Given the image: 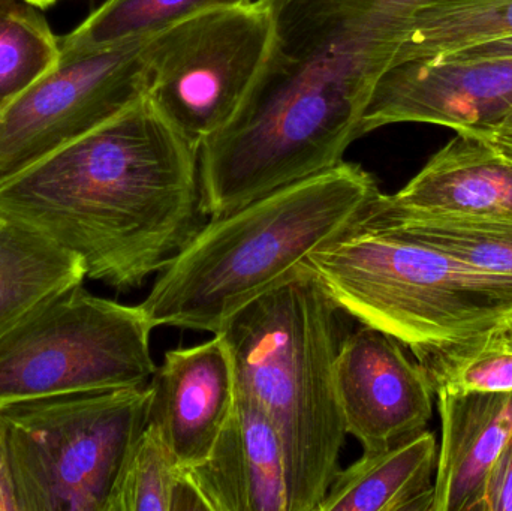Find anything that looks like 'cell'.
Returning <instances> with one entry per match:
<instances>
[{"label":"cell","mask_w":512,"mask_h":511,"mask_svg":"<svg viewBox=\"0 0 512 511\" xmlns=\"http://www.w3.org/2000/svg\"><path fill=\"white\" fill-rule=\"evenodd\" d=\"M0 219L41 231L117 291L167 269L204 227L200 149L149 96L0 186Z\"/></svg>","instance_id":"1"},{"label":"cell","mask_w":512,"mask_h":511,"mask_svg":"<svg viewBox=\"0 0 512 511\" xmlns=\"http://www.w3.org/2000/svg\"><path fill=\"white\" fill-rule=\"evenodd\" d=\"M361 165L340 162L212 218L162 270L141 308L159 326L221 332L288 281L309 255L354 230L381 195Z\"/></svg>","instance_id":"2"},{"label":"cell","mask_w":512,"mask_h":511,"mask_svg":"<svg viewBox=\"0 0 512 511\" xmlns=\"http://www.w3.org/2000/svg\"><path fill=\"white\" fill-rule=\"evenodd\" d=\"M391 66L390 50L378 42H348L304 57L279 50L242 116L200 147L207 218L339 165Z\"/></svg>","instance_id":"3"},{"label":"cell","mask_w":512,"mask_h":511,"mask_svg":"<svg viewBox=\"0 0 512 511\" xmlns=\"http://www.w3.org/2000/svg\"><path fill=\"white\" fill-rule=\"evenodd\" d=\"M340 312L309 263L221 330L237 389L282 441L289 511H318L339 473L346 429L336 389Z\"/></svg>","instance_id":"4"},{"label":"cell","mask_w":512,"mask_h":511,"mask_svg":"<svg viewBox=\"0 0 512 511\" xmlns=\"http://www.w3.org/2000/svg\"><path fill=\"white\" fill-rule=\"evenodd\" d=\"M307 261L342 312L387 333L415 359L512 324V278L397 228L361 221Z\"/></svg>","instance_id":"5"},{"label":"cell","mask_w":512,"mask_h":511,"mask_svg":"<svg viewBox=\"0 0 512 511\" xmlns=\"http://www.w3.org/2000/svg\"><path fill=\"white\" fill-rule=\"evenodd\" d=\"M149 404L147 384L0 407L18 511H107Z\"/></svg>","instance_id":"6"},{"label":"cell","mask_w":512,"mask_h":511,"mask_svg":"<svg viewBox=\"0 0 512 511\" xmlns=\"http://www.w3.org/2000/svg\"><path fill=\"white\" fill-rule=\"evenodd\" d=\"M280 50L271 0L209 6L146 36V95L200 149L236 122Z\"/></svg>","instance_id":"7"},{"label":"cell","mask_w":512,"mask_h":511,"mask_svg":"<svg viewBox=\"0 0 512 511\" xmlns=\"http://www.w3.org/2000/svg\"><path fill=\"white\" fill-rule=\"evenodd\" d=\"M153 327L140 305L75 285L0 333V407L149 384Z\"/></svg>","instance_id":"8"},{"label":"cell","mask_w":512,"mask_h":511,"mask_svg":"<svg viewBox=\"0 0 512 511\" xmlns=\"http://www.w3.org/2000/svg\"><path fill=\"white\" fill-rule=\"evenodd\" d=\"M144 39L63 57L0 111V186L146 95Z\"/></svg>","instance_id":"9"},{"label":"cell","mask_w":512,"mask_h":511,"mask_svg":"<svg viewBox=\"0 0 512 511\" xmlns=\"http://www.w3.org/2000/svg\"><path fill=\"white\" fill-rule=\"evenodd\" d=\"M334 375L346 434L363 453L388 449L432 419L436 393L429 372L381 330L363 326L346 335Z\"/></svg>","instance_id":"10"},{"label":"cell","mask_w":512,"mask_h":511,"mask_svg":"<svg viewBox=\"0 0 512 511\" xmlns=\"http://www.w3.org/2000/svg\"><path fill=\"white\" fill-rule=\"evenodd\" d=\"M512 113V60L406 62L388 69L373 90L360 134L397 123L453 129L498 122Z\"/></svg>","instance_id":"11"},{"label":"cell","mask_w":512,"mask_h":511,"mask_svg":"<svg viewBox=\"0 0 512 511\" xmlns=\"http://www.w3.org/2000/svg\"><path fill=\"white\" fill-rule=\"evenodd\" d=\"M147 426L186 468L207 458L237 399L233 357L222 333L165 354L149 381Z\"/></svg>","instance_id":"12"},{"label":"cell","mask_w":512,"mask_h":511,"mask_svg":"<svg viewBox=\"0 0 512 511\" xmlns=\"http://www.w3.org/2000/svg\"><path fill=\"white\" fill-rule=\"evenodd\" d=\"M188 471L209 511H289L282 441L264 410L239 389L209 455Z\"/></svg>","instance_id":"13"},{"label":"cell","mask_w":512,"mask_h":511,"mask_svg":"<svg viewBox=\"0 0 512 511\" xmlns=\"http://www.w3.org/2000/svg\"><path fill=\"white\" fill-rule=\"evenodd\" d=\"M468 213L512 216V164L468 132H456L420 173L367 215Z\"/></svg>","instance_id":"14"},{"label":"cell","mask_w":512,"mask_h":511,"mask_svg":"<svg viewBox=\"0 0 512 511\" xmlns=\"http://www.w3.org/2000/svg\"><path fill=\"white\" fill-rule=\"evenodd\" d=\"M435 393L442 440L432 511H478L487 476L512 437V392Z\"/></svg>","instance_id":"15"},{"label":"cell","mask_w":512,"mask_h":511,"mask_svg":"<svg viewBox=\"0 0 512 511\" xmlns=\"http://www.w3.org/2000/svg\"><path fill=\"white\" fill-rule=\"evenodd\" d=\"M433 432L418 434L339 470L318 511H432L438 467Z\"/></svg>","instance_id":"16"},{"label":"cell","mask_w":512,"mask_h":511,"mask_svg":"<svg viewBox=\"0 0 512 511\" xmlns=\"http://www.w3.org/2000/svg\"><path fill=\"white\" fill-rule=\"evenodd\" d=\"M280 50L310 56L355 41L387 42L418 9L442 0H271Z\"/></svg>","instance_id":"17"},{"label":"cell","mask_w":512,"mask_h":511,"mask_svg":"<svg viewBox=\"0 0 512 511\" xmlns=\"http://www.w3.org/2000/svg\"><path fill=\"white\" fill-rule=\"evenodd\" d=\"M86 278L75 252L35 228L0 219V333Z\"/></svg>","instance_id":"18"},{"label":"cell","mask_w":512,"mask_h":511,"mask_svg":"<svg viewBox=\"0 0 512 511\" xmlns=\"http://www.w3.org/2000/svg\"><path fill=\"white\" fill-rule=\"evenodd\" d=\"M511 36L512 0H442L414 12L387 42L393 47L396 66L436 62L457 51Z\"/></svg>","instance_id":"19"},{"label":"cell","mask_w":512,"mask_h":511,"mask_svg":"<svg viewBox=\"0 0 512 511\" xmlns=\"http://www.w3.org/2000/svg\"><path fill=\"white\" fill-rule=\"evenodd\" d=\"M363 221L405 231L420 242L472 266L512 278L511 215L366 213Z\"/></svg>","instance_id":"20"},{"label":"cell","mask_w":512,"mask_h":511,"mask_svg":"<svg viewBox=\"0 0 512 511\" xmlns=\"http://www.w3.org/2000/svg\"><path fill=\"white\" fill-rule=\"evenodd\" d=\"M107 511H209L167 444L150 426L138 438Z\"/></svg>","instance_id":"21"},{"label":"cell","mask_w":512,"mask_h":511,"mask_svg":"<svg viewBox=\"0 0 512 511\" xmlns=\"http://www.w3.org/2000/svg\"><path fill=\"white\" fill-rule=\"evenodd\" d=\"M60 60V41L39 9L23 0H0V111Z\"/></svg>","instance_id":"22"},{"label":"cell","mask_w":512,"mask_h":511,"mask_svg":"<svg viewBox=\"0 0 512 511\" xmlns=\"http://www.w3.org/2000/svg\"><path fill=\"white\" fill-rule=\"evenodd\" d=\"M243 0H105L60 41L63 57L146 38L209 6Z\"/></svg>","instance_id":"23"},{"label":"cell","mask_w":512,"mask_h":511,"mask_svg":"<svg viewBox=\"0 0 512 511\" xmlns=\"http://www.w3.org/2000/svg\"><path fill=\"white\" fill-rule=\"evenodd\" d=\"M436 390L469 393L512 392V336L507 327L469 344L436 351L417 359Z\"/></svg>","instance_id":"24"},{"label":"cell","mask_w":512,"mask_h":511,"mask_svg":"<svg viewBox=\"0 0 512 511\" xmlns=\"http://www.w3.org/2000/svg\"><path fill=\"white\" fill-rule=\"evenodd\" d=\"M478 511H512V437L487 476Z\"/></svg>","instance_id":"25"},{"label":"cell","mask_w":512,"mask_h":511,"mask_svg":"<svg viewBox=\"0 0 512 511\" xmlns=\"http://www.w3.org/2000/svg\"><path fill=\"white\" fill-rule=\"evenodd\" d=\"M502 60H512V36L457 51V53L451 54L445 59L436 60V62L480 63L502 62Z\"/></svg>","instance_id":"26"},{"label":"cell","mask_w":512,"mask_h":511,"mask_svg":"<svg viewBox=\"0 0 512 511\" xmlns=\"http://www.w3.org/2000/svg\"><path fill=\"white\" fill-rule=\"evenodd\" d=\"M456 132H468L489 144L505 161L512 164V120L501 119L498 122L486 125L472 126V128L459 129Z\"/></svg>","instance_id":"27"},{"label":"cell","mask_w":512,"mask_h":511,"mask_svg":"<svg viewBox=\"0 0 512 511\" xmlns=\"http://www.w3.org/2000/svg\"><path fill=\"white\" fill-rule=\"evenodd\" d=\"M0 511H18L2 408H0Z\"/></svg>","instance_id":"28"},{"label":"cell","mask_w":512,"mask_h":511,"mask_svg":"<svg viewBox=\"0 0 512 511\" xmlns=\"http://www.w3.org/2000/svg\"><path fill=\"white\" fill-rule=\"evenodd\" d=\"M23 2L29 3V5L35 6L38 9H45L50 8L57 0H23Z\"/></svg>","instance_id":"29"},{"label":"cell","mask_w":512,"mask_h":511,"mask_svg":"<svg viewBox=\"0 0 512 511\" xmlns=\"http://www.w3.org/2000/svg\"><path fill=\"white\" fill-rule=\"evenodd\" d=\"M507 332L510 333V335L512 336V324H510V326H507Z\"/></svg>","instance_id":"30"},{"label":"cell","mask_w":512,"mask_h":511,"mask_svg":"<svg viewBox=\"0 0 512 511\" xmlns=\"http://www.w3.org/2000/svg\"><path fill=\"white\" fill-rule=\"evenodd\" d=\"M504 119H511L512 120V113L508 114V116L504 117Z\"/></svg>","instance_id":"31"}]
</instances>
